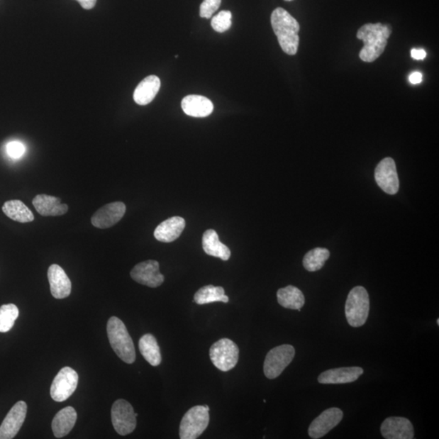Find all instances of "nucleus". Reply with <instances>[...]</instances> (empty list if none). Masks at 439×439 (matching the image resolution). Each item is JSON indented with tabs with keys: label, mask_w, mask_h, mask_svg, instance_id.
Wrapping results in <instances>:
<instances>
[{
	"label": "nucleus",
	"mask_w": 439,
	"mask_h": 439,
	"mask_svg": "<svg viewBox=\"0 0 439 439\" xmlns=\"http://www.w3.org/2000/svg\"><path fill=\"white\" fill-rule=\"evenodd\" d=\"M19 316L18 308L15 304H4L0 307V333L9 332Z\"/></svg>",
	"instance_id": "obj_29"
},
{
	"label": "nucleus",
	"mask_w": 439,
	"mask_h": 439,
	"mask_svg": "<svg viewBox=\"0 0 439 439\" xmlns=\"http://www.w3.org/2000/svg\"><path fill=\"white\" fill-rule=\"evenodd\" d=\"M185 226L184 219L180 216H174L160 224L154 231V236L160 242H174L181 236Z\"/></svg>",
	"instance_id": "obj_18"
},
{
	"label": "nucleus",
	"mask_w": 439,
	"mask_h": 439,
	"mask_svg": "<svg viewBox=\"0 0 439 439\" xmlns=\"http://www.w3.org/2000/svg\"><path fill=\"white\" fill-rule=\"evenodd\" d=\"M202 244L204 251L207 255L225 261L230 259V248L220 241L218 233L215 230H208L204 232Z\"/></svg>",
	"instance_id": "obj_23"
},
{
	"label": "nucleus",
	"mask_w": 439,
	"mask_h": 439,
	"mask_svg": "<svg viewBox=\"0 0 439 439\" xmlns=\"http://www.w3.org/2000/svg\"><path fill=\"white\" fill-rule=\"evenodd\" d=\"M183 112L193 118H206L213 112V104L206 97L201 96H188L182 99Z\"/></svg>",
	"instance_id": "obj_20"
},
{
	"label": "nucleus",
	"mask_w": 439,
	"mask_h": 439,
	"mask_svg": "<svg viewBox=\"0 0 439 439\" xmlns=\"http://www.w3.org/2000/svg\"><path fill=\"white\" fill-rule=\"evenodd\" d=\"M111 414L114 429L120 435H130L135 430L137 421L135 410L126 400H116L113 405Z\"/></svg>",
	"instance_id": "obj_8"
},
{
	"label": "nucleus",
	"mask_w": 439,
	"mask_h": 439,
	"mask_svg": "<svg viewBox=\"0 0 439 439\" xmlns=\"http://www.w3.org/2000/svg\"><path fill=\"white\" fill-rule=\"evenodd\" d=\"M382 435L387 439H413L414 428L408 418L391 416L381 426Z\"/></svg>",
	"instance_id": "obj_15"
},
{
	"label": "nucleus",
	"mask_w": 439,
	"mask_h": 439,
	"mask_svg": "<svg viewBox=\"0 0 439 439\" xmlns=\"http://www.w3.org/2000/svg\"><path fill=\"white\" fill-rule=\"evenodd\" d=\"M294 355L296 350L289 344L272 349L267 354L264 364V373L267 379H275L279 377L291 363Z\"/></svg>",
	"instance_id": "obj_7"
},
{
	"label": "nucleus",
	"mask_w": 439,
	"mask_h": 439,
	"mask_svg": "<svg viewBox=\"0 0 439 439\" xmlns=\"http://www.w3.org/2000/svg\"><path fill=\"white\" fill-rule=\"evenodd\" d=\"M81 6L87 10H90L96 6L97 0H77Z\"/></svg>",
	"instance_id": "obj_34"
},
{
	"label": "nucleus",
	"mask_w": 439,
	"mask_h": 439,
	"mask_svg": "<svg viewBox=\"0 0 439 439\" xmlns=\"http://www.w3.org/2000/svg\"><path fill=\"white\" fill-rule=\"evenodd\" d=\"M50 289L52 296L57 299L69 297L72 290V283L65 270L58 265H52L48 271Z\"/></svg>",
	"instance_id": "obj_16"
},
{
	"label": "nucleus",
	"mask_w": 439,
	"mask_h": 439,
	"mask_svg": "<svg viewBox=\"0 0 439 439\" xmlns=\"http://www.w3.org/2000/svg\"><path fill=\"white\" fill-rule=\"evenodd\" d=\"M221 4V0H204L200 5V16L207 19L212 18L213 13L220 8Z\"/></svg>",
	"instance_id": "obj_31"
},
{
	"label": "nucleus",
	"mask_w": 439,
	"mask_h": 439,
	"mask_svg": "<svg viewBox=\"0 0 439 439\" xmlns=\"http://www.w3.org/2000/svg\"><path fill=\"white\" fill-rule=\"evenodd\" d=\"M194 301L199 305L213 302L228 303L229 297L226 296L223 287L209 285L199 289L194 294Z\"/></svg>",
	"instance_id": "obj_27"
},
{
	"label": "nucleus",
	"mask_w": 439,
	"mask_h": 439,
	"mask_svg": "<svg viewBox=\"0 0 439 439\" xmlns=\"http://www.w3.org/2000/svg\"><path fill=\"white\" fill-rule=\"evenodd\" d=\"M375 180L382 190L389 194L399 191V181L396 165L391 157L383 159L375 170Z\"/></svg>",
	"instance_id": "obj_11"
},
{
	"label": "nucleus",
	"mask_w": 439,
	"mask_h": 439,
	"mask_svg": "<svg viewBox=\"0 0 439 439\" xmlns=\"http://www.w3.org/2000/svg\"><path fill=\"white\" fill-rule=\"evenodd\" d=\"M271 24L282 51L290 55H296L299 43V22L287 10L277 8L272 13Z\"/></svg>",
	"instance_id": "obj_2"
},
{
	"label": "nucleus",
	"mask_w": 439,
	"mask_h": 439,
	"mask_svg": "<svg viewBox=\"0 0 439 439\" xmlns=\"http://www.w3.org/2000/svg\"><path fill=\"white\" fill-rule=\"evenodd\" d=\"M211 25L213 30L218 33H223L229 30L232 25V13L230 11H221L213 16Z\"/></svg>",
	"instance_id": "obj_30"
},
{
	"label": "nucleus",
	"mask_w": 439,
	"mask_h": 439,
	"mask_svg": "<svg viewBox=\"0 0 439 439\" xmlns=\"http://www.w3.org/2000/svg\"><path fill=\"white\" fill-rule=\"evenodd\" d=\"M130 276L140 284L152 288L162 285L165 281L164 275L160 272V264L153 260L143 261L133 267Z\"/></svg>",
	"instance_id": "obj_10"
},
{
	"label": "nucleus",
	"mask_w": 439,
	"mask_h": 439,
	"mask_svg": "<svg viewBox=\"0 0 439 439\" xmlns=\"http://www.w3.org/2000/svg\"><path fill=\"white\" fill-rule=\"evenodd\" d=\"M343 418V411L331 408L324 411L309 428V435L314 439L321 438L340 423Z\"/></svg>",
	"instance_id": "obj_12"
},
{
	"label": "nucleus",
	"mask_w": 439,
	"mask_h": 439,
	"mask_svg": "<svg viewBox=\"0 0 439 439\" xmlns=\"http://www.w3.org/2000/svg\"><path fill=\"white\" fill-rule=\"evenodd\" d=\"M79 384V374L70 368L65 367L55 376L52 387L51 396L55 402H64L68 399L76 391Z\"/></svg>",
	"instance_id": "obj_9"
},
{
	"label": "nucleus",
	"mask_w": 439,
	"mask_h": 439,
	"mask_svg": "<svg viewBox=\"0 0 439 439\" xmlns=\"http://www.w3.org/2000/svg\"><path fill=\"white\" fill-rule=\"evenodd\" d=\"M209 407L208 405H197L187 411L180 424L181 439L199 438L209 424Z\"/></svg>",
	"instance_id": "obj_5"
},
{
	"label": "nucleus",
	"mask_w": 439,
	"mask_h": 439,
	"mask_svg": "<svg viewBox=\"0 0 439 439\" xmlns=\"http://www.w3.org/2000/svg\"><path fill=\"white\" fill-rule=\"evenodd\" d=\"M26 148L24 144L18 141H13L7 145V152L11 158L19 159L24 155Z\"/></svg>",
	"instance_id": "obj_32"
},
{
	"label": "nucleus",
	"mask_w": 439,
	"mask_h": 439,
	"mask_svg": "<svg viewBox=\"0 0 439 439\" xmlns=\"http://www.w3.org/2000/svg\"><path fill=\"white\" fill-rule=\"evenodd\" d=\"M126 211L124 203L114 202L100 208L91 218V223L99 229H108L112 227L122 218H123Z\"/></svg>",
	"instance_id": "obj_13"
},
{
	"label": "nucleus",
	"mask_w": 439,
	"mask_h": 439,
	"mask_svg": "<svg viewBox=\"0 0 439 439\" xmlns=\"http://www.w3.org/2000/svg\"><path fill=\"white\" fill-rule=\"evenodd\" d=\"M160 88V80L158 77L151 75L143 79L136 87L133 93V99L138 105H147L152 101Z\"/></svg>",
	"instance_id": "obj_21"
},
{
	"label": "nucleus",
	"mask_w": 439,
	"mask_h": 439,
	"mask_svg": "<svg viewBox=\"0 0 439 439\" xmlns=\"http://www.w3.org/2000/svg\"><path fill=\"white\" fill-rule=\"evenodd\" d=\"M422 79H423V76H422L420 72H414V73L409 76V82L412 83V84H419Z\"/></svg>",
	"instance_id": "obj_35"
},
{
	"label": "nucleus",
	"mask_w": 439,
	"mask_h": 439,
	"mask_svg": "<svg viewBox=\"0 0 439 439\" xmlns=\"http://www.w3.org/2000/svg\"><path fill=\"white\" fill-rule=\"evenodd\" d=\"M285 1H287V2H291V1H293V0H285Z\"/></svg>",
	"instance_id": "obj_36"
},
{
	"label": "nucleus",
	"mask_w": 439,
	"mask_h": 439,
	"mask_svg": "<svg viewBox=\"0 0 439 439\" xmlns=\"http://www.w3.org/2000/svg\"><path fill=\"white\" fill-rule=\"evenodd\" d=\"M390 25L365 24L357 32V38L364 42V48L360 52V58L364 62H374L384 52L388 38L391 35Z\"/></svg>",
	"instance_id": "obj_1"
},
{
	"label": "nucleus",
	"mask_w": 439,
	"mask_h": 439,
	"mask_svg": "<svg viewBox=\"0 0 439 439\" xmlns=\"http://www.w3.org/2000/svg\"><path fill=\"white\" fill-rule=\"evenodd\" d=\"M437 323H438V325H439V320L438 319L437 320Z\"/></svg>",
	"instance_id": "obj_37"
},
{
	"label": "nucleus",
	"mask_w": 439,
	"mask_h": 439,
	"mask_svg": "<svg viewBox=\"0 0 439 439\" xmlns=\"http://www.w3.org/2000/svg\"><path fill=\"white\" fill-rule=\"evenodd\" d=\"M209 355L216 368L222 372H227L236 366L240 357V349L236 343L229 338H222L211 347Z\"/></svg>",
	"instance_id": "obj_6"
},
{
	"label": "nucleus",
	"mask_w": 439,
	"mask_h": 439,
	"mask_svg": "<svg viewBox=\"0 0 439 439\" xmlns=\"http://www.w3.org/2000/svg\"><path fill=\"white\" fill-rule=\"evenodd\" d=\"M370 309L368 291L363 287H355L348 294L345 313L348 324L360 327L366 323Z\"/></svg>",
	"instance_id": "obj_4"
},
{
	"label": "nucleus",
	"mask_w": 439,
	"mask_h": 439,
	"mask_svg": "<svg viewBox=\"0 0 439 439\" xmlns=\"http://www.w3.org/2000/svg\"><path fill=\"white\" fill-rule=\"evenodd\" d=\"M33 205L37 212L43 216H62L69 210L68 205L61 204L59 198L45 194H38L33 199Z\"/></svg>",
	"instance_id": "obj_19"
},
{
	"label": "nucleus",
	"mask_w": 439,
	"mask_h": 439,
	"mask_svg": "<svg viewBox=\"0 0 439 439\" xmlns=\"http://www.w3.org/2000/svg\"><path fill=\"white\" fill-rule=\"evenodd\" d=\"M27 413V404L24 401L16 403L0 426V439H12L21 430Z\"/></svg>",
	"instance_id": "obj_14"
},
{
	"label": "nucleus",
	"mask_w": 439,
	"mask_h": 439,
	"mask_svg": "<svg viewBox=\"0 0 439 439\" xmlns=\"http://www.w3.org/2000/svg\"><path fill=\"white\" fill-rule=\"evenodd\" d=\"M411 55L414 60H421L426 58V52L423 49H413Z\"/></svg>",
	"instance_id": "obj_33"
},
{
	"label": "nucleus",
	"mask_w": 439,
	"mask_h": 439,
	"mask_svg": "<svg viewBox=\"0 0 439 439\" xmlns=\"http://www.w3.org/2000/svg\"><path fill=\"white\" fill-rule=\"evenodd\" d=\"M364 374V369L360 367H348L323 372L318 377L321 384H346L357 381Z\"/></svg>",
	"instance_id": "obj_17"
},
{
	"label": "nucleus",
	"mask_w": 439,
	"mask_h": 439,
	"mask_svg": "<svg viewBox=\"0 0 439 439\" xmlns=\"http://www.w3.org/2000/svg\"><path fill=\"white\" fill-rule=\"evenodd\" d=\"M107 333L111 347L118 357L127 364L135 362V345L123 321L112 316L108 321Z\"/></svg>",
	"instance_id": "obj_3"
},
{
	"label": "nucleus",
	"mask_w": 439,
	"mask_h": 439,
	"mask_svg": "<svg viewBox=\"0 0 439 439\" xmlns=\"http://www.w3.org/2000/svg\"><path fill=\"white\" fill-rule=\"evenodd\" d=\"M329 250L323 248H316L311 250L304 255L303 264L305 269L309 272L320 270L330 257Z\"/></svg>",
	"instance_id": "obj_28"
},
{
	"label": "nucleus",
	"mask_w": 439,
	"mask_h": 439,
	"mask_svg": "<svg viewBox=\"0 0 439 439\" xmlns=\"http://www.w3.org/2000/svg\"><path fill=\"white\" fill-rule=\"evenodd\" d=\"M77 421V412L73 407L60 410L52 421V428L55 438H61L73 430Z\"/></svg>",
	"instance_id": "obj_22"
},
{
	"label": "nucleus",
	"mask_w": 439,
	"mask_h": 439,
	"mask_svg": "<svg viewBox=\"0 0 439 439\" xmlns=\"http://www.w3.org/2000/svg\"><path fill=\"white\" fill-rule=\"evenodd\" d=\"M277 297L279 304L285 309L300 311L305 304L303 292L294 286L279 289Z\"/></svg>",
	"instance_id": "obj_24"
},
{
	"label": "nucleus",
	"mask_w": 439,
	"mask_h": 439,
	"mask_svg": "<svg viewBox=\"0 0 439 439\" xmlns=\"http://www.w3.org/2000/svg\"><path fill=\"white\" fill-rule=\"evenodd\" d=\"M140 352L144 359L152 366H158L161 363V354L158 343L151 333L144 335L138 343Z\"/></svg>",
	"instance_id": "obj_26"
},
{
	"label": "nucleus",
	"mask_w": 439,
	"mask_h": 439,
	"mask_svg": "<svg viewBox=\"0 0 439 439\" xmlns=\"http://www.w3.org/2000/svg\"><path fill=\"white\" fill-rule=\"evenodd\" d=\"M3 212L10 219L21 223H27L35 220V216L26 205L21 200H9L2 207Z\"/></svg>",
	"instance_id": "obj_25"
}]
</instances>
